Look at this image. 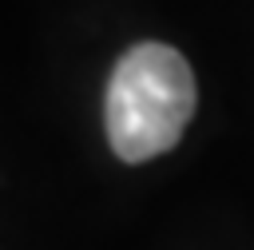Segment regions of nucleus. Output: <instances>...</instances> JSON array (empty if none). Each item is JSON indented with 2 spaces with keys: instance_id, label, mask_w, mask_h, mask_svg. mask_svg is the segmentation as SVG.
<instances>
[{
  "instance_id": "nucleus-1",
  "label": "nucleus",
  "mask_w": 254,
  "mask_h": 250,
  "mask_svg": "<svg viewBox=\"0 0 254 250\" xmlns=\"http://www.w3.org/2000/svg\"><path fill=\"white\" fill-rule=\"evenodd\" d=\"M194 115V75L183 52L167 44L127 48L107 79L103 127L123 163H147L171 151Z\"/></svg>"
}]
</instances>
